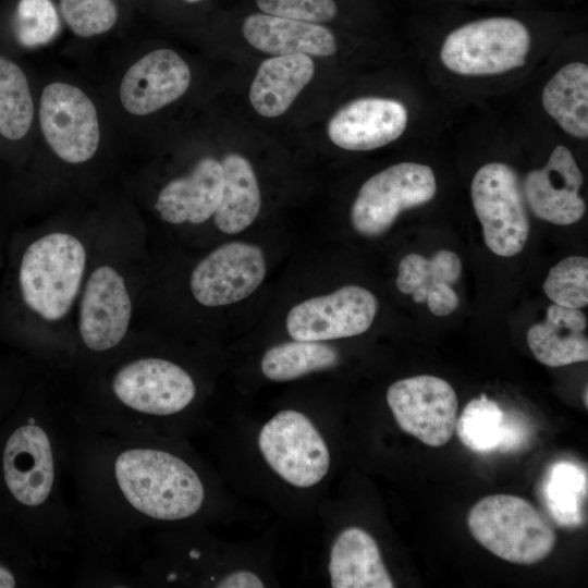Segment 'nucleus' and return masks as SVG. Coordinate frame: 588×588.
Segmentation results:
<instances>
[{"instance_id":"f257e3e1","label":"nucleus","mask_w":588,"mask_h":588,"mask_svg":"<svg viewBox=\"0 0 588 588\" xmlns=\"http://www.w3.org/2000/svg\"><path fill=\"white\" fill-rule=\"evenodd\" d=\"M71 420L73 585L131 587L144 532L199 516L206 485L188 460L159 439L96 432Z\"/></svg>"},{"instance_id":"f03ea898","label":"nucleus","mask_w":588,"mask_h":588,"mask_svg":"<svg viewBox=\"0 0 588 588\" xmlns=\"http://www.w3.org/2000/svg\"><path fill=\"white\" fill-rule=\"evenodd\" d=\"M71 424L56 378L44 369L0 425V517L26 535L48 572L73 553L63 486Z\"/></svg>"},{"instance_id":"7ed1b4c3","label":"nucleus","mask_w":588,"mask_h":588,"mask_svg":"<svg viewBox=\"0 0 588 588\" xmlns=\"http://www.w3.org/2000/svg\"><path fill=\"white\" fill-rule=\"evenodd\" d=\"M96 223L15 232L0 289V342L52 372L70 368Z\"/></svg>"},{"instance_id":"20e7f679","label":"nucleus","mask_w":588,"mask_h":588,"mask_svg":"<svg viewBox=\"0 0 588 588\" xmlns=\"http://www.w3.org/2000/svg\"><path fill=\"white\" fill-rule=\"evenodd\" d=\"M140 237L135 223H96L75 313L71 365L65 372L102 363L135 332L142 280Z\"/></svg>"},{"instance_id":"39448f33","label":"nucleus","mask_w":588,"mask_h":588,"mask_svg":"<svg viewBox=\"0 0 588 588\" xmlns=\"http://www.w3.org/2000/svg\"><path fill=\"white\" fill-rule=\"evenodd\" d=\"M471 536L498 558L530 565L544 560L556 543L548 518L527 500L512 494H492L469 511Z\"/></svg>"},{"instance_id":"423d86ee","label":"nucleus","mask_w":588,"mask_h":588,"mask_svg":"<svg viewBox=\"0 0 588 588\" xmlns=\"http://www.w3.org/2000/svg\"><path fill=\"white\" fill-rule=\"evenodd\" d=\"M529 48L530 35L522 22L490 17L451 32L440 59L446 69L461 75H494L523 66Z\"/></svg>"},{"instance_id":"0eeeda50","label":"nucleus","mask_w":588,"mask_h":588,"mask_svg":"<svg viewBox=\"0 0 588 588\" xmlns=\"http://www.w3.org/2000/svg\"><path fill=\"white\" fill-rule=\"evenodd\" d=\"M470 195L487 247L501 257L520 253L528 240L530 224L514 169L502 162L482 166L471 181Z\"/></svg>"},{"instance_id":"6e6552de","label":"nucleus","mask_w":588,"mask_h":588,"mask_svg":"<svg viewBox=\"0 0 588 588\" xmlns=\"http://www.w3.org/2000/svg\"><path fill=\"white\" fill-rule=\"evenodd\" d=\"M436 192L430 167L417 162L393 164L362 185L351 209L352 225L363 236H380L402 211L430 201Z\"/></svg>"},{"instance_id":"1a4fd4ad","label":"nucleus","mask_w":588,"mask_h":588,"mask_svg":"<svg viewBox=\"0 0 588 588\" xmlns=\"http://www.w3.org/2000/svg\"><path fill=\"white\" fill-rule=\"evenodd\" d=\"M258 446L271 469L297 488L317 485L329 470L328 446L301 412L284 409L274 415L261 428Z\"/></svg>"},{"instance_id":"9d476101","label":"nucleus","mask_w":588,"mask_h":588,"mask_svg":"<svg viewBox=\"0 0 588 588\" xmlns=\"http://www.w3.org/2000/svg\"><path fill=\"white\" fill-rule=\"evenodd\" d=\"M39 123L46 143L61 161L83 164L96 155L100 140L97 109L78 87L48 84L40 97Z\"/></svg>"},{"instance_id":"9b49d317","label":"nucleus","mask_w":588,"mask_h":588,"mask_svg":"<svg viewBox=\"0 0 588 588\" xmlns=\"http://www.w3.org/2000/svg\"><path fill=\"white\" fill-rule=\"evenodd\" d=\"M387 402L404 432L434 448L451 440L458 400L448 381L430 375L397 380L389 387Z\"/></svg>"},{"instance_id":"f8f14e48","label":"nucleus","mask_w":588,"mask_h":588,"mask_svg":"<svg viewBox=\"0 0 588 588\" xmlns=\"http://www.w3.org/2000/svg\"><path fill=\"white\" fill-rule=\"evenodd\" d=\"M378 303L375 295L358 285L304 301L286 317V330L293 340L342 339L366 332L373 322Z\"/></svg>"},{"instance_id":"ddd939ff","label":"nucleus","mask_w":588,"mask_h":588,"mask_svg":"<svg viewBox=\"0 0 588 588\" xmlns=\"http://www.w3.org/2000/svg\"><path fill=\"white\" fill-rule=\"evenodd\" d=\"M266 270L265 256L258 246L230 242L210 252L194 267L189 290L203 306L230 305L254 293Z\"/></svg>"},{"instance_id":"4468645a","label":"nucleus","mask_w":588,"mask_h":588,"mask_svg":"<svg viewBox=\"0 0 588 588\" xmlns=\"http://www.w3.org/2000/svg\"><path fill=\"white\" fill-rule=\"evenodd\" d=\"M583 181L572 152L559 145L543 168L527 173L522 188L536 217L553 224L569 225L579 221L586 210L579 196Z\"/></svg>"},{"instance_id":"2eb2a0df","label":"nucleus","mask_w":588,"mask_h":588,"mask_svg":"<svg viewBox=\"0 0 588 588\" xmlns=\"http://www.w3.org/2000/svg\"><path fill=\"white\" fill-rule=\"evenodd\" d=\"M191 83L187 63L173 50H154L137 60L124 74L119 96L134 115H147L175 101Z\"/></svg>"},{"instance_id":"dca6fc26","label":"nucleus","mask_w":588,"mask_h":588,"mask_svg":"<svg viewBox=\"0 0 588 588\" xmlns=\"http://www.w3.org/2000/svg\"><path fill=\"white\" fill-rule=\"evenodd\" d=\"M408 114L394 99L363 97L343 106L328 124V136L340 148L366 151L385 146L405 131Z\"/></svg>"},{"instance_id":"f3484780","label":"nucleus","mask_w":588,"mask_h":588,"mask_svg":"<svg viewBox=\"0 0 588 588\" xmlns=\"http://www.w3.org/2000/svg\"><path fill=\"white\" fill-rule=\"evenodd\" d=\"M223 169L220 161L204 157L186 175L168 182L154 208L170 224H201L216 213L222 197Z\"/></svg>"},{"instance_id":"a211bd4d","label":"nucleus","mask_w":588,"mask_h":588,"mask_svg":"<svg viewBox=\"0 0 588 588\" xmlns=\"http://www.w3.org/2000/svg\"><path fill=\"white\" fill-rule=\"evenodd\" d=\"M462 272L460 257L448 249H441L430 259L419 254H408L399 264L396 287L403 294H411L415 303H427L429 310L444 317L458 307L460 298L451 284Z\"/></svg>"},{"instance_id":"6ab92c4d","label":"nucleus","mask_w":588,"mask_h":588,"mask_svg":"<svg viewBox=\"0 0 588 588\" xmlns=\"http://www.w3.org/2000/svg\"><path fill=\"white\" fill-rule=\"evenodd\" d=\"M242 30L250 46L273 56L329 57L336 51L333 34L318 23L255 13L245 19Z\"/></svg>"},{"instance_id":"aec40b11","label":"nucleus","mask_w":588,"mask_h":588,"mask_svg":"<svg viewBox=\"0 0 588 588\" xmlns=\"http://www.w3.org/2000/svg\"><path fill=\"white\" fill-rule=\"evenodd\" d=\"M332 588L395 587L376 540L359 527H348L335 538L328 565Z\"/></svg>"},{"instance_id":"412c9836","label":"nucleus","mask_w":588,"mask_h":588,"mask_svg":"<svg viewBox=\"0 0 588 588\" xmlns=\"http://www.w3.org/2000/svg\"><path fill=\"white\" fill-rule=\"evenodd\" d=\"M586 329L580 309L551 304L546 319L528 329L527 343L536 359L549 367L587 362Z\"/></svg>"},{"instance_id":"4be33fe9","label":"nucleus","mask_w":588,"mask_h":588,"mask_svg":"<svg viewBox=\"0 0 588 588\" xmlns=\"http://www.w3.org/2000/svg\"><path fill=\"white\" fill-rule=\"evenodd\" d=\"M314 72V61L307 54L275 56L265 60L250 85L252 106L262 117L281 115L311 81Z\"/></svg>"},{"instance_id":"5701e85b","label":"nucleus","mask_w":588,"mask_h":588,"mask_svg":"<svg viewBox=\"0 0 588 588\" xmlns=\"http://www.w3.org/2000/svg\"><path fill=\"white\" fill-rule=\"evenodd\" d=\"M220 162L223 189L213 221L221 232L235 234L247 229L257 218L261 206L260 191L254 169L246 158L228 154Z\"/></svg>"},{"instance_id":"b1692460","label":"nucleus","mask_w":588,"mask_h":588,"mask_svg":"<svg viewBox=\"0 0 588 588\" xmlns=\"http://www.w3.org/2000/svg\"><path fill=\"white\" fill-rule=\"evenodd\" d=\"M542 106L567 134L588 137V66L572 62L562 66L546 84Z\"/></svg>"},{"instance_id":"393cba45","label":"nucleus","mask_w":588,"mask_h":588,"mask_svg":"<svg viewBox=\"0 0 588 588\" xmlns=\"http://www.w3.org/2000/svg\"><path fill=\"white\" fill-rule=\"evenodd\" d=\"M587 471L579 464L552 463L539 486V500L550 518L563 528H578L586 520Z\"/></svg>"},{"instance_id":"a878e982","label":"nucleus","mask_w":588,"mask_h":588,"mask_svg":"<svg viewBox=\"0 0 588 588\" xmlns=\"http://www.w3.org/2000/svg\"><path fill=\"white\" fill-rule=\"evenodd\" d=\"M338 351L323 342L293 340L266 351L260 368L272 381H290L338 365Z\"/></svg>"},{"instance_id":"bb28decb","label":"nucleus","mask_w":588,"mask_h":588,"mask_svg":"<svg viewBox=\"0 0 588 588\" xmlns=\"http://www.w3.org/2000/svg\"><path fill=\"white\" fill-rule=\"evenodd\" d=\"M49 574L26 535L0 517V588L46 586Z\"/></svg>"},{"instance_id":"cd10ccee","label":"nucleus","mask_w":588,"mask_h":588,"mask_svg":"<svg viewBox=\"0 0 588 588\" xmlns=\"http://www.w3.org/2000/svg\"><path fill=\"white\" fill-rule=\"evenodd\" d=\"M460 441L478 454L501 453L506 433V412L486 394L470 400L456 419Z\"/></svg>"},{"instance_id":"c85d7f7f","label":"nucleus","mask_w":588,"mask_h":588,"mask_svg":"<svg viewBox=\"0 0 588 588\" xmlns=\"http://www.w3.org/2000/svg\"><path fill=\"white\" fill-rule=\"evenodd\" d=\"M34 110L25 73L0 54V135L8 140L22 139L32 126Z\"/></svg>"},{"instance_id":"c756f323","label":"nucleus","mask_w":588,"mask_h":588,"mask_svg":"<svg viewBox=\"0 0 588 588\" xmlns=\"http://www.w3.org/2000/svg\"><path fill=\"white\" fill-rule=\"evenodd\" d=\"M543 291L555 305L580 309L588 304V260L569 256L553 266L544 282Z\"/></svg>"},{"instance_id":"7c9ffc66","label":"nucleus","mask_w":588,"mask_h":588,"mask_svg":"<svg viewBox=\"0 0 588 588\" xmlns=\"http://www.w3.org/2000/svg\"><path fill=\"white\" fill-rule=\"evenodd\" d=\"M13 29L17 41L28 48L48 44L59 30V16L51 0H20Z\"/></svg>"},{"instance_id":"2f4dec72","label":"nucleus","mask_w":588,"mask_h":588,"mask_svg":"<svg viewBox=\"0 0 588 588\" xmlns=\"http://www.w3.org/2000/svg\"><path fill=\"white\" fill-rule=\"evenodd\" d=\"M44 369L42 365L14 350L0 355V425Z\"/></svg>"},{"instance_id":"473e14b6","label":"nucleus","mask_w":588,"mask_h":588,"mask_svg":"<svg viewBox=\"0 0 588 588\" xmlns=\"http://www.w3.org/2000/svg\"><path fill=\"white\" fill-rule=\"evenodd\" d=\"M60 10L71 30L81 37L103 34L118 19L113 0H61Z\"/></svg>"},{"instance_id":"72a5a7b5","label":"nucleus","mask_w":588,"mask_h":588,"mask_svg":"<svg viewBox=\"0 0 588 588\" xmlns=\"http://www.w3.org/2000/svg\"><path fill=\"white\" fill-rule=\"evenodd\" d=\"M266 14L318 23L332 20L338 8L333 0H256Z\"/></svg>"},{"instance_id":"f704fd0d","label":"nucleus","mask_w":588,"mask_h":588,"mask_svg":"<svg viewBox=\"0 0 588 588\" xmlns=\"http://www.w3.org/2000/svg\"><path fill=\"white\" fill-rule=\"evenodd\" d=\"M218 588H262L264 581L250 571H236L217 581Z\"/></svg>"},{"instance_id":"c9c22d12","label":"nucleus","mask_w":588,"mask_h":588,"mask_svg":"<svg viewBox=\"0 0 588 588\" xmlns=\"http://www.w3.org/2000/svg\"><path fill=\"white\" fill-rule=\"evenodd\" d=\"M587 389L585 390V405L587 406Z\"/></svg>"},{"instance_id":"e433bc0d","label":"nucleus","mask_w":588,"mask_h":588,"mask_svg":"<svg viewBox=\"0 0 588 588\" xmlns=\"http://www.w3.org/2000/svg\"><path fill=\"white\" fill-rule=\"evenodd\" d=\"M186 2H189V3H194V2H198L200 0H185Z\"/></svg>"}]
</instances>
